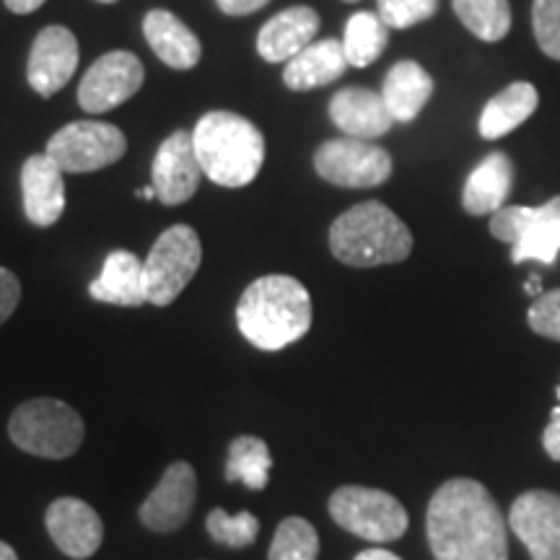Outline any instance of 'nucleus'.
Returning <instances> with one entry per match:
<instances>
[{
  "instance_id": "nucleus-16",
  "label": "nucleus",
  "mask_w": 560,
  "mask_h": 560,
  "mask_svg": "<svg viewBox=\"0 0 560 560\" xmlns=\"http://www.w3.org/2000/svg\"><path fill=\"white\" fill-rule=\"evenodd\" d=\"M47 532L68 558L86 560L102 548L104 524L102 516L81 499H58L47 509Z\"/></svg>"
},
{
  "instance_id": "nucleus-11",
  "label": "nucleus",
  "mask_w": 560,
  "mask_h": 560,
  "mask_svg": "<svg viewBox=\"0 0 560 560\" xmlns=\"http://www.w3.org/2000/svg\"><path fill=\"white\" fill-rule=\"evenodd\" d=\"M145 70L132 52L115 50L102 55L83 75L79 86V104L89 115H104V112L120 107L136 96L143 86Z\"/></svg>"
},
{
  "instance_id": "nucleus-19",
  "label": "nucleus",
  "mask_w": 560,
  "mask_h": 560,
  "mask_svg": "<svg viewBox=\"0 0 560 560\" xmlns=\"http://www.w3.org/2000/svg\"><path fill=\"white\" fill-rule=\"evenodd\" d=\"M319 32V13L310 5L293 9L272 16L257 34V52L268 62H289L291 58L312 45Z\"/></svg>"
},
{
  "instance_id": "nucleus-42",
  "label": "nucleus",
  "mask_w": 560,
  "mask_h": 560,
  "mask_svg": "<svg viewBox=\"0 0 560 560\" xmlns=\"http://www.w3.org/2000/svg\"><path fill=\"white\" fill-rule=\"evenodd\" d=\"M100 3H117V0H100Z\"/></svg>"
},
{
  "instance_id": "nucleus-25",
  "label": "nucleus",
  "mask_w": 560,
  "mask_h": 560,
  "mask_svg": "<svg viewBox=\"0 0 560 560\" xmlns=\"http://www.w3.org/2000/svg\"><path fill=\"white\" fill-rule=\"evenodd\" d=\"M537 104H540V96H537V89L527 81L511 83L495 94L493 100L486 104L480 115V136L486 140H499L509 136L511 130H516L535 115Z\"/></svg>"
},
{
  "instance_id": "nucleus-36",
  "label": "nucleus",
  "mask_w": 560,
  "mask_h": 560,
  "mask_svg": "<svg viewBox=\"0 0 560 560\" xmlns=\"http://www.w3.org/2000/svg\"><path fill=\"white\" fill-rule=\"evenodd\" d=\"M226 16H249V13L265 9L270 0H215Z\"/></svg>"
},
{
  "instance_id": "nucleus-20",
  "label": "nucleus",
  "mask_w": 560,
  "mask_h": 560,
  "mask_svg": "<svg viewBox=\"0 0 560 560\" xmlns=\"http://www.w3.org/2000/svg\"><path fill=\"white\" fill-rule=\"evenodd\" d=\"M91 299L115 306H143L149 304L145 268L128 249L109 252L102 265L100 278L89 285Z\"/></svg>"
},
{
  "instance_id": "nucleus-40",
  "label": "nucleus",
  "mask_w": 560,
  "mask_h": 560,
  "mask_svg": "<svg viewBox=\"0 0 560 560\" xmlns=\"http://www.w3.org/2000/svg\"><path fill=\"white\" fill-rule=\"evenodd\" d=\"M0 560H19L16 550H13L11 545H5L3 540H0Z\"/></svg>"
},
{
  "instance_id": "nucleus-13",
  "label": "nucleus",
  "mask_w": 560,
  "mask_h": 560,
  "mask_svg": "<svg viewBox=\"0 0 560 560\" xmlns=\"http://www.w3.org/2000/svg\"><path fill=\"white\" fill-rule=\"evenodd\" d=\"M202 166L195 153L192 132L177 130L159 145L153 159L151 185L156 190V200L164 206H182L198 192Z\"/></svg>"
},
{
  "instance_id": "nucleus-17",
  "label": "nucleus",
  "mask_w": 560,
  "mask_h": 560,
  "mask_svg": "<svg viewBox=\"0 0 560 560\" xmlns=\"http://www.w3.org/2000/svg\"><path fill=\"white\" fill-rule=\"evenodd\" d=\"M62 172L47 153H34L21 166V198L24 213L34 226L47 229L60 221L66 210V182Z\"/></svg>"
},
{
  "instance_id": "nucleus-3",
  "label": "nucleus",
  "mask_w": 560,
  "mask_h": 560,
  "mask_svg": "<svg viewBox=\"0 0 560 560\" xmlns=\"http://www.w3.org/2000/svg\"><path fill=\"white\" fill-rule=\"evenodd\" d=\"M202 174L221 187H247L265 164V138L236 112H208L192 130Z\"/></svg>"
},
{
  "instance_id": "nucleus-35",
  "label": "nucleus",
  "mask_w": 560,
  "mask_h": 560,
  "mask_svg": "<svg viewBox=\"0 0 560 560\" xmlns=\"http://www.w3.org/2000/svg\"><path fill=\"white\" fill-rule=\"evenodd\" d=\"M542 446H545V452H548L550 459L560 462V405L558 408H552V412H550V423L542 433Z\"/></svg>"
},
{
  "instance_id": "nucleus-14",
  "label": "nucleus",
  "mask_w": 560,
  "mask_h": 560,
  "mask_svg": "<svg viewBox=\"0 0 560 560\" xmlns=\"http://www.w3.org/2000/svg\"><path fill=\"white\" fill-rule=\"evenodd\" d=\"M79 39L66 26H45L34 39L26 66L30 86L39 96L50 100L60 89L68 86L79 68Z\"/></svg>"
},
{
  "instance_id": "nucleus-7",
  "label": "nucleus",
  "mask_w": 560,
  "mask_h": 560,
  "mask_svg": "<svg viewBox=\"0 0 560 560\" xmlns=\"http://www.w3.org/2000/svg\"><path fill=\"white\" fill-rule=\"evenodd\" d=\"M330 516L350 535L371 542L400 540L408 532V511L380 488L342 486L330 495Z\"/></svg>"
},
{
  "instance_id": "nucleus-33",
  "label": "nucleus",
  "mask_w": 560,
  "mask_h": 560,
  "mask_svg": "<svg viewBox=\"0 0 560 560\" xmlns=\"http://www.w3.org/2000/svg\"><path fill=\"white\" fill-rule=\"evenodd\" d=\"M527 319L532 332H537L540 338L560 342V289L537 296L535 304L529 306Z\"/></svg>"
},
{
  "instance_id": "nucleus-41",
  "label": "nucleus",
  "mask_w": 560,
  "mask_h": 560,
  "mask_svg": "<svg viewBox=\"0 0 560 560\" xmlns=\"http://www.w3.org/2000/svg\"><path fill=\"white\" fill-rule=\"evenodd\" d=\"M140 198H143V200L156 198V190H153V185L151 187H143V190H140Z\"/></svg>"
},
{
  "instance_id": "nucleus-4",
  "label": "nucleus",
  "mask_w": 560,
  "mask_h": 560,
  "mask_svg": "<svg viewBox=\"0 0 560 560\" xmlns=\"http://www.w3.org/2000/svg\"><path fill=\"white\" fill-rule=\"evenodd\" d=\"M330 249L350 268H376L408 260L412 234L400 215L380 200L359 202L330 226Z\"/></svg>"
},
{
  "instance_id": "nucleus-22",
  "label": "nucleus",
  "mask_w": 560,
  "mask_h": 560,
  "mask_svg": "<svg viewBox=\"0 0 560 560\" xmlns=\"http://www.w3.org/2000/svg\"><path fill=\"white\" fill-rule=\"evenodd\" d=\"M348 68L346 50L340 39H317L304 47L296 58H291L283 68V83L291 91H312L338 81Z\"/></svg>"
},
{
  "instance_id": "nucleus-1",
  "label": "nucleus",
  "mask_w": 560,
  "mask_h": 560,
  "mask_svg": "<svg viewBox=\"0 0 560 560\" xmlns=\"http://www.w3.org/2000/svg\"><path fill=\"white\" fill-rule=\"evenodd\" d=\"M436 560H509V522L478 480H446L425 511Z\"/></svg>"
},
{
  "instance_id": "nucleus-15",
  "label": "nucleus",
  "mask_w": 560,
  "mask_h": 560,
  "mask_svg": "<svg viewBox=\"0 0 560 560\" xmlns=\"http://www.w3.org/2000/svg\"><path fill=\"white\" fill-rule=\"evenodd\" d=\"M195 495H198V475L187 462H174L161 475L159 486L140 506V522L153 532H177L190 520Z\"/></svg>"
},
{
  "instance_id": "nucleus-5",
  "label": "nucleus",
  "mask_w": 560,
  "mask_h": 560,
  "mask_svg": "<svg viewBox=\"0 0 560 560\" xmlns=\"http://www.w3.org/2000/svg\"><path fill=\"white\" fill-rule=\"evenodd\" d=\"M83 420L68 402L37 397L19 405L9 420V436L21 452L45 459H68L83 444Z\"/></svg>"
},
{
  "instance_id": "nucleus-27",
  "label": "nucleus",
  "mask_w": 560,
  "mask_h": 560,
  "mask_svg": "<svg viewBox=\"0 0 560 560\" xmlns=\"http://www.w3.org/2000/svg\"><path fill=\"white\" fill-rule=\"evenodd\" d=\"M272 457L268 444L257 436H236L229 444L226 480L242 482L249 490H265L270 482Z\"/></svg>"
},
{
  "instance_id": "nucleus-18",
  "label": "nucleus",
  "mask_w": 560,
  "mask_h": 560,
  "mask_svg": "<svg viewBox=\"0 0 560 560\" xmlns=\"http://www.w3.org/2000/svg\"><path fill=\"white\" fill-rule=\"evenodd\" d=\"M330 120L348 138L374 140L392 130V115L382 94L369 89H342L330 100Z\"/></svg>"
},
{
  "instance_id": "nucleus-30",
  "label": "nucleus",
  "mask_w": 560,
  "mask_h": 560,
  "mask_svg": "<svg viewBox=\"0 0 560 560\" xmlns=\"http://www.w3.org/2000/svg\"><path fill=\"white\" fill-rule=\"evenodd\" d=\"M208 535L226 548H249L260 535V520L252 511L226 514L223 509H213L206 520Z\"/></svg>"
},
{
  "instance_id": "nucleus-26",
  "label": "nucleus",
  "mask_w": 560,
  "mask_h": 560,
  "mask_svg": "<svg viewBox=\"0 0 560 560\" xmlns=\"http://www.w3.org/2000/svg\"><path fill=\"white\" fill-rule=\"evenodd\" d=\"M342 50H346L348 66L366 68L371 62L380 60V55L387 50L389 26L380 19V13L359 11L348 19Z\"/></svg>"
},
{
  "instance_id": "nucleus-37",
  "label": "nucleus",
  "mask_w": 560,
  "mask_h": 560,
  "mask_svg": "<svg viewBox=\"0 0 560 560\" xmlns=\"http://www.w3.org/2000/svg\"><path fill=\"white\" fill-rule=\"evenodd\" d=\"M45 3L47 0H5V9L24 16V13H34L37 9H42Z\"/></svg>"
},
{
  "instance_id": "nucleus-12",
  "label": "nucleus",
  "mask_w": 560,
  "mask_h": 560,
  "mask_svg": "<svg viewBox=\"0 0 560 560\" xmlns=\"http://www.w3.org/2000/svg\"><path fill=\"white\" fill-rule=\"evenodd\" d=\"M509 527L529 550L532 560H560V495L527 490L511 503Z\"/></svg>"
},
{
  "instance_id": "nucleus-21",
  "label": "nucleus",
  "mask_w": 560,
  "mask_h": 560,
  "mask_svg": "<svg viewBox=\"0 0 560 560\" xmlns=\"http://www.w3.org/2000/svg\"><path fill=\"white\" fill-rule=\"evenodd\" d=\"M145 42L161 62L170 68L190 70L200 62L202 45L185 21H179L170 11H149L143 19Z\"/></svg>"
},
{
  "instance_id": "nucleus-29",
  "label": "nucleus",
  "mask_w": 560,
  "mask_h": 560,
  "mask_svg": "<svg viewBox=\"0 0 560 560\" xmlns=\"http://www.w3.org/2000/svg\"><path fill=\"white\" fill-rule=\"evenodd\" d=\"M319 535L310 522L301 516H289L278 524L272 537L268 560H317Z\"/></svg>"
},
{
  "instance_id": "nucleus-34",
  "label": "nucleus",
  "mask_w": 560,
  "mask_h": 560,
  "mask_svg": "<svg viewBox=\"0 0 560 560\" xmlns=\"http://www.w3.org/2000/svg\"><path fill=\"white\" fill-rule=\"evenodd\" d=\"M21 301V283L9 268H0V325L16 312Z\"/></svg>"
},
{
  "instance_id": "nucleus-10",
  "label": "nucleus",
  "mask_w": 560,
  "mask_h": 560,
  "mask_svg": "<svg viewBox=\"0 0 560 560\" xmlns=\"http://www.w3.org/2000/svg\"><path fill=\"white\" fill-rule=\"evenodd\" d=\"M314 170L338 187H380L392 177V156L382 145L359 138H335L314 153Z\"/></svg>"
},
{
  "instance_id": "nucleus-31",
  "label": "nucleus",
  "mask_w": 560,
  "mask_h": 560,
  "mask_svg": "<svg viewBox=\"0 0 560 560\" xmlns=\"http://www.w3.org/2000/svg\"><path fill=\"white\" fill-rule=\"evenodd\" d=\"M532 30L537 45L552 60H560V0H535Z\"/></svg>"
},
{
  "instance_id": "nucleus-9",
  "label": "nucleus",
  "mask_w": 560,
  "mask_h": 560,
  "mask_svg": "<svg viewBox=\"0 0 560 560\" xmlns=\"http://www.w3.org/2000/svg\"><path fill=\"white\" fill-rule=\"evenodd\" d=\"M128 151V138L109 122L75 120L47 140V156L68 174H89L117 164Z\"/></svg>"
},
{
  "instance_id": "nucleus-23",
  "label": "nucleus",
  "mask_w": 560,
  "mask_h": 560,
  "mask_svg": "<svg viewBox=\"0 0 560 560\" xmlns=\"http://www.w3.org/2000/svg\"><path fill=\"white\" fill-rule=\"evenodd\" d=\"M511 182H514V170H511L506 153H490L467 177L465 190H462V206L470 215H493L506 202Z\"/></svg>"
},
{
  "instance_id": "nucleus-44",
  "label": "nucleus",
  "mask_w": 560,
  "mask_h": 560,
  "mask_svg": "<svg viewBox=\"0 0 560 560\" xmlns=\"http://www.w3.org/2000/svg\"><path fill=\"white\" fill-rule=\"evenodd\" d=\"M346 3H355V0H346Z\"/></svg>"
},
{
  "instance_id": "nucleus-8",
  "label": "nucleus",
  "mask_w": 560,
  "mask_h": 560,
  "mask_svg": "<svg viewBox=\"0 0 560 560\" xmlns=\"http://www.w3.org/2000/svg\"><path fill=\"white\" fill-rule=\"evenodd\" d=\"M202 262L200 236L192 226L177 223L153 242L145 257V285H149V304L170 306L187 283L195 278Z\"/></svg>"
},
{
  "instance_id": "nucleus-43",
  "label": "nucleus",
  "mask_w": 560,
  "mask_h": 560,
  "mask_svg": "<svg viewBox=\"0 0 560 560\" xmlns=\"http://www.w3.org/2000/svg\"><path fill=\"white\" fill-rule=\"evenodd\" d=\"M556 395H558V405H560V387H558V392H556Z\"/></svg>"
},
{
  "instance_id": "nucleus-6",
  "label": "nucleus",
  "mask_w": 560,
  "mask_h": 560,
  "mask_svg": "<svg viewBox=\"0 0 560 560\" xmlns=\"http://www.w3.org/2000/svg\"><path fill=\"white\" fill-rule=\"evenodd\" d=\"M490 234L511 244V262L552 265L560 255V195L540 208L503 206L490 219Z\"/></svg>"
},
{
  "instance_id": "nucleus-2",
  "label": "nucleus",
  "mask_w": 560,
  "mask_h": 560,
  "mask_svg": "<svg viewBox=\"0 0 560 560\" xmlns=\"http://www.w3.org/2000/svg\"><path fill=\"white\" fill-rule=\"evenodd\" d=\"M236 325L252 346L283 350L310 332L312 296L291 276H262L247 285L236 304Z\"/></svg>"
},
{
  "instance_id": "nucleus-38",
  "label": "nucleus",
  "mask_w": 560,
  "mask_h": 560,
  "mask_svg": "<svg viewBox=\"0 0 560 560\" xmlns=\"http://www.w3.org/2000/svg\"><path fill=\"white\" fill-rule=\"evenodd\" d=\"M355 560H402V558L395 556V552L384 550V548H369V550L359 552V556H355Z\"/></svg>"
},
{
  "instance_id": "nucleus-32",
  "label": "nucleus",
  "mask_w": 560,
  "mask_h": 560,
  "mask_svg": "<svg viewBox=\"0 0 560 560\" xmlns=\"http://www.w3.org/2000/svg\"><path fill=\"white\" fill-rule=\"evenodd\" d=\"M436 9L439 0H380V19L389 30H408L431 19Z\"/></svg>"
},
{
  "instance_id": "nucleus-28",
  "label": "nucleus",
  "mask_w": 560,
  "mask_h": 560,
  "mask_svg": "<svg viewBox=\"0 0 560 560\" xmlns=\"http://www.w3.org/2000/svg\"><path fill=\"white\" fill-rule=\"evenodd\" d=\"M462 24L482 42H501L511 30L509 0H452Z\"/></svg>"
},
{
  "instance_id": "nucleus-39",
  "label": "nucleus",
  "mask_w": 560,
  "mask_h": 560,
  "mask_svg": "<svg viewBox=\"0 0 560 560\" xmlns=\"http://www.w3.org/2000/svg\"><path fill=\"white\" fill-rule=\"evenodd\" d=\"M527 293H529V296H542V280L537 276H532L527 280Z\"/></svg>"
},
{
  "instance_id": "nucleus-24",
  "label": "nucleus",
  "mask_w": 560,
  "mask_h": 560,
  "mask_svg": "<svg viewBox=\"0 0 560 560\" xmlns=\"http://www.w3.org/2000/svg\"><path fill=\"white\" fill-rule=\"evenodd\" d=\"M433 94V79L429 70L416 60H400L384 79L382 100L387 104L392 120L412 122Z\"/></svg>"
}]
</instances>
